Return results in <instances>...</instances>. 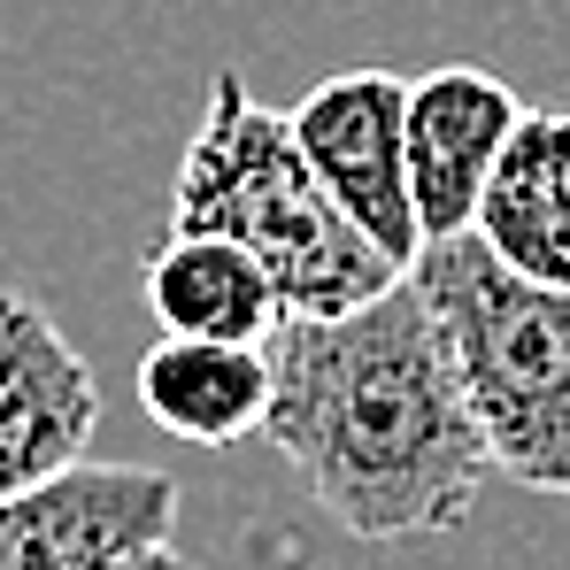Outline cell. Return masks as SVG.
I'll return each mask as SVG.
<instances>
[{
	"label": "cell",
	"mask_w": 570,
	"mask_h": 570,
	"mask_svg": "<svg viewBox=\"0 0 570 570\" xmlns=\"http://www.w3.org/2000/svg\"><path fill=\"white\" fill-rule=\"evenodd\" d=\"M401 100L409 78L393 70H332L324 86H308L301 108H285L308 170L324 178V193L371 232L385 263H416L424 232L409 208V178H401Z\"/></svg>",
	"instance_id": "5b68a950"
},
{
	"label": "cell",
	"mask_w": 570,
	"mask_h": 570,
	"mask_svg": "<svg viewBox=\"0 0 570 570\" xmlns=\"http://www.w3.org/2000/svg\"><path fill=\"white\" fill-rule=\"evenodd\" d=\"M271 448L355 540H440L471 524L493 455L448 371L424 293L393 278L347 316L271 332Z\"/></svg>",
	"instance_id": "6da1fadb"
},
{
	"label": "cell",
	"mask_w": 570,
	"mask_h": 570,
	"mask_svg": "<svg viewBox=\"0 0 570 570\" xmlns=\"http://www.w3.org/2000/svg\"><path fill=\"white\" fill-rule=\"evenodd\" d=\"M178 532V478L155 463H94L0 501V570H108Z\"/></svg>",
	"instance_id": "277c9868"
},
{
	"label": "cell",
	"mask_w": 570,
	"mask_h": 570,
	"mask_svg": "<svg viewBox=\"0 0 570 570\" xmlns=\"http://www.w3.org/2000/svg\"><path fill=\"white\" fill-rule=\"evenodd\" d=\"M471 232L509 271L570 293V108L517 116V131L471 208Z\"/></svg>",
	"instance_id": "ba28073f"
},
{
	"label": "cell",
	"mask_w": 570,
	"mask_h": 570,
	"mask_svg": "<svg viewBox=\"0 0 570 570\" xmlns=\"http://www.w3.org/2000/svg\"><path fill=\"white\" fill-rule=\"evenodd\" d=\"M409 285L440 324L493 471L524 493L570 501V293L509 271L478 232L424 239Z\"/></svg>",
	"instance_id": "3957f363"
},
{
	"label": "cell",
	"mask_w": 570,
	"mask_h": 570,
	"mask_svg": "<svg viewBox=\"0 0 570 570\" xmlns=\"http://www.w3.org/2000/svg\"><path fill=\"white\" fill-rule=\"evenodd\" d=\"M100 432V379L62 324L0 285V501L70 471Z\"/></svg>",
	"instance_id": "52a82bcc"
},
{
	"label": "cell",
	"mask_w": 570,
	"mask_h": 570,
	"mask_svg": "<svg viewBox=\"0 0 570 570\" xmlns=\"http://www.w3.org/2000/svg\"><path fill=\"white\" fill-rule=\"evenodd\" d=\"M170 232H216V239L247 247L271 271L285 316H347L355 301L409 278L324 193L293 124L271 100L247 94L239 70H216V86H208L200 131L170 186Z\"/></svg>",
	"instance_id": "7a4b0ae2"
},
{
	"label": "cell",
	"mask_w": 570,
	"mask_h": 570,
	"mask_svg": "<svg viewBox=\"0 0 570 570\" xmlns=\"http://www.w3.org/2000/svg\"><path fill=\"white\" fill-rule=\"evenodd\" d=\"M108 570H193V563L178 556V540H155V548H131V556H116Z\"/></svg>",
	"instance_id": "8fae6325"
},
{
	"label": "cell",
	"mask_w": 570,
	"mask_h": 570,
	"mask_svg": "<svg viewBox=\"0 0 570 570\" xmlns=\"http://www.w3.org/2000/svg\"><path fill=\"white\" fill-rule=\"evenodd\" d=\"M524 100L509 78L478 70V62H440L424 78H409L401 100V178H409V208H416V232L424 239H448V232H471V208L509 131H517Z\"/></svg>",
	"instance_id": "8992f818"
},
{
	"label": "cell",
	"mask_w": 570,
	"mask_h": 570,
	"mask_svg": "<svg viewBox=\"0 0 570 570\" xmlns=\"http://www.w3.org/2000/svg\"><path fill=\"white\" fill-rule=\"evenodd\" d=\"M139 293L178 340H271L285 324L271 271L216 232H163V247L139 263Z\"/></svg>",
	"instance_id": "30bf717a"
},
{
	"label": "cell",
	"mask_w": 570,
	"mask_h": 570,
	"mask_svg": "<svg viewBox=\"0 0 570 570\" xmlns=\"http://www.w3.org/2000/svg\"><path fill=\"white\" fill-rule=\"evenodd\" d=\"M139 409L193 448H239L271 416V340H178L139 355Z\"/></svg>",
	"instance_id": "9c48e42d"
}]
</instances>
